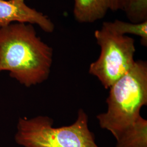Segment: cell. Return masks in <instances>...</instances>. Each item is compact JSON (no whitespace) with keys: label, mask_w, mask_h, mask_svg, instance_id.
<instances>
[{"label":"cell","mask_w":147,"mask_h":147,"mask_svg":"<svg viewBox=\"0 0 147 147\" xmlns=\"http://www.w3.org/2000/svg\"><path fill=\"white\" fill-rule=\"evenodd\" d=\"M106 103L107 110L96 118L115 138L116 147H147V121L141 115L147 105V61H135L111 86Z\"/></svg>","instance_id":"6da1fadb"},{"label":"cell","mask_w":147,"mask_h":147,"mask_svg":"<svg viewBox=\"0 0 147 147\" xmlns=\"http://www.w3.org/2000/svg\"><path fill=\"white\" fill-rule=\"evenodd\" d=\"M53 61V48L38 37L33 25L18 22L0 27V71H9L29 87L48 79Z\"/></svg>","instance_id":"7a4b0ae2"},{"label":"cell","mask_w":147,"mask_h":147,"mask_svg":"<svg viewBox=\"0 0 147 147\" xmlns=\"http://www.w3.org/2000/svg\"><path fill=\"white\" fill-rule=\"evenodd\" d=\"M53 119L39 116L20 118L15 135L16 143L22 147H99L89 130L88 117L80 109L73 123L55 127Z\"/></svg>","instance_id":"3957f363"},{"label":"cell","mask_w":147,"mask_h":147,"mask_svg":"<svg viewBox=\"0 0 147 147\" xmlns=\"http://www.w3.org/2000/svg\"><path fill=\"white\" fill-rule=\"evenodd\" d=\"M94 37L100 53L99 58L90 64L89 73L97 78L105 89H109L135 62V40L117 32L111 22H103L100 29L94 32Z\"/></svg>","instance_id":"277c9868"},{"label":"cell","mask_w":147,"mask_h":147,"mask_svg":"<svg viewBox=\"0 0 147 147\" xmlns=\"http://www.w3.org/2000/svg\"><path fill=\"white\" fill-rule=\"evenodd\" d=\"M13 22L37 25L47 33H52L55 30V25L51 19L28 7L25 0H0V27Z\"/></svg>","instance_id":"5b68a950"},{"label":"cell","mask_w":147,"mask_h":147,"mask_svg":"<svg viewBox=\"0 0 147 147\" xmlns=\"http://www.w3.org/2000/svg\"><path fill=\"white\" fill-rule=\"evenodd\" d=\"M108 10L107 0H74V16L79 23H93L101 20Z\"/></svg>","instance_id":"8992f818"},{"label":"cell","mask_w":147,"mask_h":147,"mask_svg":"<svg viewBox=\"0 0 147 147\" xmlns=\"http://www.w3.org/2000/svg\"><path fill=\"white\" fill-rule=\"evenodd\" d=\"M113 28L118 33L125 35L134 34L141 38V43L147 46V20L140 23H132L116 20L111 22Z\"/></svg>","instance_id":"52a82bcc"},{"label":"cell","mask_w":147,"mask_h":147,"mask_svg":"<svg viewBox=\"0 0 147 147\" xmlns=\"http://www.w3.org/2000/svg\"><path fill=\"white\" fill-rule=\"evenodd\" d=\"M126 17L132 23L147 20V0H130L126 9Z\"/></svg>","instance_id":"ba28073f"},{"label":"cell","mask_w":147,"mask_h":147,"mask_svg":"<svg viewBox=\"0 0 147 147\" xmlns=\"http://www.w3.org/2000/svg\"><path fill=\"white\" fill-rule=\"evenodd\" d=\"M130 0H107L109 10L124 11Z\"/></svg>","instance_id":"9c48e42d"}]
</instances>
